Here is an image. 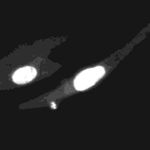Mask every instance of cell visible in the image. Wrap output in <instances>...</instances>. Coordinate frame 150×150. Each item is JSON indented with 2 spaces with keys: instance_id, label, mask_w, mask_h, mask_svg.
Returning <instances> with one entry per match:
<instances>
[{
  "instance_id": "obj_1",
  "label": "cell",
  "mask_w": 150,
  "mask_h": 150,
  "mask_svg": "<svg viewBox=\"0 0 150 150\" xmlns=\"http://www.w3.org/2000/svg\"><path fill=\"white\" fill-rule=\"evenodd\" d=\"M105 73V70L102 66L90 68L81 72L74 81V86L77 90H85L93 86L99 81Z\"/></svg>"
},
{
  "instance_id": "obj_2",
  "label": "cell",
  "mask_w": 150,
  "mask_h": 150,
  "mask_svg": "<svg viewBox=\"0 0 150 150\" xmlns=\"http://www.w3.org/2000/svg\"><path fill=\"white\" fill-rule=\"evenodd\" d=\"M36 76V70L30 66L21 68L13 74V81L18 84H24L31 81Z\"/></svg>"
}]
</instances>
